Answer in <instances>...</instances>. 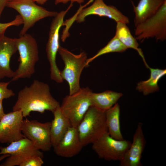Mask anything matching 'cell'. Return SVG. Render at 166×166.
<instances>
[{"label":"cell","instance_id":"cell-31","mask_svg":"<svg viewBox=\"0 0 166 166\" xmlns=\"http://www.w3.org/2000/svg\"><path fill=\"white\" fill-rule=\"evenodd\" d=\"M35 2H36L37 3L43 5L48 0H33Z\"/></svg>","mask_w":166,"mask_h":166},{"label":"cell","instance_id":"cell-23","mask_svg":"<svg viewBox=\"0 0 166 166\" xmlns=\"http://www.w3.org/2000/svg\"><path fill=\"white\" fill-rule=\"evenodd\" d=\"M127 49L115 35L108 44L100 49L95 55L87 59L86 65L88 66L90 63L103 55L112 52L122 53L125 51Z\"/></svg>","mask_w":166,"mask_h":166},{"label":"cell","instance_id":"cell-19","mask_svg":"<svg viewBox=\"0 0 166 166\" xmlns=\"http://www.w3.org/2000/svg\"><path fill=\"white\" fill-rule=\"evenodd\" d=\"M127 24L121 22H117L115 36L128 49L132 48L136 50L142 58L145 66L149 67L146 63L141 49L139 47L137 40L132 35Z\"/></svg>","mask_w":166,"mask_h":166},{"label":"cell","instance_id":"cell-5","mask_svg":"<svg viewBox=\"0 0 166 166\" xmlns=\"http://www.w3.org/2000/svg\"><path fill=\"white\" fill-rule=\"evenodd\" d=\"M58 52L64 63L63 69L61 71L63 79L67 82L69 87V95L77 92L80 88V78L86 65L87 56L84 51L75 54L67 49L60 46Z\"/></svg>","mask_w":166,"mask_h":166},{"label":"cell","instance_id":"cell-15","mask_svg":"<svg viewBox=\"0 0 166 166\" xmlns=\"http://www.w3.org/2000/svg\"><path fill=\"white\" fill-rule=\"evenodd\" d=\"M83 147L79 138L77 127L70 126L58 143L53 148L57 155L69 158L79 154Z\"/></svg>","mask_w":166,"mask_h":166},{"label":"cell","instance_id":"cell-6","mask_svg":"<svg viewBox=\"0 0 166 166\" xmlns=\"http://www.w3.org/2000/svg\"><path fill=\"white\" fill-rule=\"evenodd\" d=\"M6 7L16 10L22 20L23 26L19 36L26 33L37 22L46 17H54L58 13L38 5L33 0H10Z\"/></svg>","mask_w":166,"mask_h":166},{"label":"cell","instance_id":"cell-22","mask_svg":"<svg viewBox=\"0 0 166 166\" xmlns=\"http://www.w3.org/2000/svg\"><path fill=\"white\" fill-rule=\"evenodd\" d=\"M148 68L150 72L149 78L147 80L138 82L136 87L137 90L145 96L159 90L158 82L166 74V69H154L149 67Z\"/></svg>","mask_w":166,"mask_h":166},{"label":"cell","instance_id":"cell-20","mask_svg":"<svg viewBox=\"0 0 166 166\" xmlns=\"http://www.w3.org/2000/svg\"><path fill=\"white\" fill-rule=\"evenodd\" d=\"M105 113L108 132L110 136L117 140H124L121 129L120 109L119 104L116 103Z\"/></svg>","mask_w":166,"mask_h":166},{"label":"cell","instance_id":"cell-9","mask_svg":"<svg viewBox=\"0 0 166 166\" xmlns=\"http://www.w3.org/2000/svg\"><path fill=\"white\" fill-rule=\"evenodd\" d=\"M131 143L127 140H116L107 132L92 143V147L99 158L108 161H120Z\"/></svg>","mask_w":166,"mask_h":166},{"label":"cell","instance_id":"cell-25","mask_svg":"<svg viewBox=\"0 0 166 166\" xmlns=\"http://www.w3.org/2000/svg\"><path fill=\"white\" fill-rule=\"evenodd\" d=\"M10 81L0 82V101L10 98L14 96L15 94L13 91L7 88Z\"/></svg>","mask_w":166,"mask_h":166},{"label":"cell","instance_id":"cell-14","mask_svg":"<svg viewBox=\"0 0 166 166\" xmlns=\"http://www.w3.org/2000/svg\"><path fill=\"white\" fill-rule=\"evenodd\" d=\"M146 144L142 124L140 122L133 135L132 142L122 159L119 161L120 166H142L141 160Z\"/></svg>","mask_w":166,"mask_h":166},{"label":"cell","instance_id":"cell-1","mask_svg":"<svg viewBox=\"0 0 166 166\" xmlns=\"http://www.w3.org/2000/svg\"><path fill=\"white\" fill-rule=\"evenodd\" d=\"M60 106L59 103L51 95L49 85L34 80L29 86H25L19 91L12 110L21 111L26 117L32 112L43 113L49 111L53 113Z\"/></svg>","mask_w":166,"mask_h":166},{"label":"cell","instance_id":"cell-28","mask_svg":"<svg viewBox=\"0 0 166 166\" xmlns=\"http://www.w3.org/2000/svg\"><path fill=\"white\" fill-rule=\"evenodd\" d=\"M10 0H0V19L5 8L6 7L7 4Z\"/></svg>","mask_w":166,"mask_h":166},{"label":"cell","instance_id":"cell-8","mask_svg":"<svg viewBox=\"0 0 166 166\" xmlns=\"http://www.w3.org/2000/svg\"><path fill=\"white\" fill-rule=\"evenodd\" d=\"M136 39L142 42L150 38L166 39V1L156 13L135 27Z\"/></svg>","mask_w":166,"mask_h":166},{"label":"cell","instance_id":"cell-27","mask_svg":"<svg viewBox=\"0 0 166 166\" xmlns=\"http://www.w3.org/2000/svg\"><path fill=\"white\" fill-rule=\"evenodd\" d=\"M85 0H55V4L57 5L60 3L66 4L68 2H70L71 3L76 2L81 4L83 3Z\"/></svg>","mask_w":166,"mask_h":166},{"label":"cell","instance_id":"cell-3","mask_svg":"<svg viewBox=\"0 0 166 166\" xmlns=\"http://www.w3.org/2000/svg\"><path fill=\"white\" fill-rule=\"evenodd\" d=\"M93 92L88 87L81 88L75 93L65 96L60 108L71 126L77 127L89 108L92 106Z\"/></svg>","mask_w":166,"mask_h":166},{"label":"cell","instance_id":"cell-12","mask_svg":"<svg viewBox=\"0 0 166 166\" xmlns=\"http://www.w3.org/2000/svg\"><path fill=\"white\" fill-rule=\"evenodd\" d=\"M51 122L41 123L36 120H24L22 132L35 147L44 151L50 150L52 147L50 137Z\"/></svg>","mask_w":166,"mask_h":166},{"label":"cell","instance_id":"cell-7","mask_svg":"<svg viewBox=\"0 0 166 166\" xmlns=\"http://www.w3.org/2000/svg\"><path fill=\"white\" fill-rule=\"evenodd\" d=\"M71 3L65 10L59 13L54 17L51 24L49 37L46 45V51L47 59L50 65L51 79L57 83H62L63 80L61 75V71L56 63V56L59 45V31L64 22V18L67 13L73 6Z\"/></svg>","mask_w":166,"mask_h":166},{"label":"cell","instance_id":"cell-11","mask_svg":"<svg viewBox=\"0 0 166 166\" xmlns=\"http://www.w3.org/2000/svg\"><path fill=\"white\" fill-rule=\"evenodd\" d=\"M8 154L5 161L0 166H20L29 158L34 156H38L42 158L43 153L37 148L33 142L25 137L14 141L6 147H0V155Z\"/></svg>","mask_w":166,"mask_h":166},{"label":"cell","instance_id":"cell-13","mask_svg":"<svg viewBox=\"0 0 166 166\" xmlns=\"http://www.w3.org/2000/svg\"><path fill=\"white\" fill-rule=\"evenodd\" d=\"M23 117L20 110L5 114L0 120V143L10 144L25 137L22 132Z\"/></svg>","mask_w":166,"mask_h":166},{"label":"cell","instance_id":"cell-2","mask_svg":"<svg viewBox=\"0 0 166 166\" xmlns=\"http://www.w3.org/2000/svg\"><path fill=\"white\" fill-rule=\"evenodd\" d=\"M19 62L18 69L14 71L12 81L22 78H29L35 72V66L39 60V50L36 39L26 33L15 38Z\"/></svg>","mask_w":166,"mask_h":166},{"label":"cell","instance_id":"cell-24","mask_svg":"<svg viewBox=\"0 0 166 166\" xmlns=\"http://www.w3.org/2000/svg\"><path fill=\"white\" fill-rule=\"evenodd\" d=\"M23 24L22 20L19 15L15 16L14 19L12 21L6 23H0V36L5 34L7 29L9 27L13 26H19Z\"/></svg>","mask_w":166,"mask_h":166},{"label":"cell","instance_id":"cell-30","mask_svg":"<svg viewBox=\"0 0 166 166\" xmlns=\"http://www.w3.org/2000/svg\"><path fill=\"white\" fill-rule=\"evenodd\" d=\"M94 0H89L83 6L81 5L80 8H79L80 9H82L85 7L86 6L89 5V4L93 2Z\"/></svg>","mask_w":166,"mask_h":166},{"label":"cell","instance_id":"cell-18","mask_svg":"<svg viewBox=\"0 0 166 166\" xmlns=\"http://www.w3.org/2000/svg\"><path fill=\"white\" fill-rule=\"evenodd\" d=\"M53 113L54 118L51 122L50 133L52 145L53 147L58 143L71 125L61 113L60 107Z\"/></svg>","mask_w":166,"mask_h":166},{"label":"cell","instance_id":"cell-17","mask_svg":"<svg viewBox=\"0 0 166 166\" xmlns=\"http://www.w3.org/2000/svg\"><path fill=\"white\" fill-rule=\"evenodd\" d=\"M165 1L166 0H140L136 6L132 1L135 14V26L155 14Z\"/></svg>","mask_w":166,"mask_h":166},{"label":"cell","instance_id":"cell-10","mask_svg":"<svg viewBox=\"0 0 166 166\" xmlns=\"http://www.w3.org/2000/svg\"><path fill=\"white\" fill-rule=\"evenodd\" d=\"M94 0L90 6L81 10L78 9L72 17L65 22V25L70 27L75 21L79 23L83 22L87 16L91 15L107 17L116 22H121L126 24L129 23L128 18L115 7L107 5L103 0Z\"/></svg>","mask_w":166,"mask_h":166},{"label":"cell","instance_id":"cell-29","mask_svg":"<svg viewBox=\"0 0 166 166\" xmlns=\"http://www.w3.org/2000/svg\"><path fill=\"white\" fill-rule=\"evenodd\" d=\"M5 114L2 106V101H0V120Z\"/></svg>","mask_w":166,"mask_h":166},{"label":"cell","instance_id":"cell-21","mask_svg":"<svg viewBox=\"0 0 166 166\" xmlns=\"http://www.w3.org/2000/svg\"><path fill=\"white\" fill-rule=\"evenodd\" d=\"M122 96L121 93L111 90L100 93L93 92L91 95L92 106L105 111L117 103Z\"/></svg>","mask_w":166,"mask_h":166},{"label":"cell","instance_id":"cell-16","mask_svg":"<svg viewBox=\"0 0 166 166\" xmlns=\"http://www.w3.org/2000/svg\"><path fill=\"white\" fill-rule=\"evenodd\" d=\"M18 51L15 38L0 36V79L5 77L12 78L14 71L10 66L12 56Z\"/></svg>","mask_w":166,"mask_h":166},{"label":"cell","instance_id":"cell-26","mask_svg":"<svg viewBox=\"0 0 166 166\" xmlns=\"http://www.w3.org/2000/svg\"><path fill=\"white\" fill-rule=\"evenodd\" d=\"M42 158L38 156H32L22 162L19 166H41L44 164Z\"/></svg>","mask_w":166,"mask_h":166},{"label":"cell","instance_id":"cell-4","mask_svg":"<svg viewBox=\"0 0 166 166\" xmlns=\"http://www.w3.org/2000/svg\"><path fill=\"white\" fill-rule=\"evenodd\" d=\"M83 146L92 144L108 132L105 111L90 106L77 127Z\"/></svg>","mask_w":166,"mask_h":166}]
</instances>
